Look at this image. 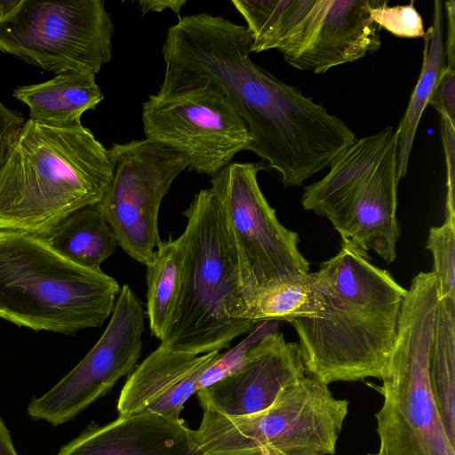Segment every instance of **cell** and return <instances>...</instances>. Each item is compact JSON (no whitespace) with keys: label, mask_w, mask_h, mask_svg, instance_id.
<instances>
[{"label":"cell","mask_w":455,"mask_h":455,"mask_svg":"<svg viewBox=\"0 0 455 455\" xmlns=\"http://www.w3.org/2000/svg\"><path fill=\"white\" fill-rule=\"evenodd\" d=\"M315 273L323 312L291 323L307 373L327 385L369 377L381 380L407 289L346 241Z\"/></svg>","instance_id":"7a4b0ae2"},{"label":"cell","mask_w":455,"mask_h":455,"mask_svg":"<svg viewBox=\"0 0 455 455\" xmlns=\"http://www.w3.org/2000/svg\"><path fill=\"white\" fill-rule=\"evenodd\" d=\"M110 179L108 149L82 124L28 120L0 168V230L44 237L72 212L96 205Z\"/></svg>","instance_id":"3957f363"},{"label":"cell","mask_w":455,"mask_h":455,"mask_svg":"<svg viewBox=\"0 0 455 455\" xmlns=\"http://www.w3.org/2000/svg\"><path fill=\"white\" fill-rule=\"evenodd\" d=\"M277 329V321L257 323L244 339L230 350L220 354L218 359L204 371L200 379V389L215 383L238 368L245 360L251 347L264 336L270 332L276 331Z\"/></svg>","instance_id":"484cf974"},{"label":"cell","mask_w":455,"mask_h":455,"mask_svg":"<svg viewBox=\"0 0 455 455\" xmlns=\"http://www.w3.org/2000/svg\"><path fill=\"white\" fill-rule=\"evenodd\" d=\"M187 275L184 233L161 242L147 266V315L152 335L160 342L170 334L181 306Z\"/></svg>","instance_id":"d6986e66"},{"label":"cell","mask_w":455,"mask_h":455,"mask_svg":"<svg viewBox=\"0 0 455 455\" xmlns=\"http://www.w3.org/2000/svg\"><path fill=\"white\" fill-rule=\"evenodd\" d=\"M144 320L140 299L129 285H123L98 342L57 384L30 401L28 416L57 427L108 393L140 357Z\"/></svg>","instance_id":"5bb4252c"},{"label":"cell","mask_w":455,"mask_h":455,"mask_svg":"<svg viewBox=\"0 0 455 455\" xmlns=\"http://www.w3.org/2000/svg\"><path fill=\"white\" fill-rule=\"evenodd\" d=\"M439 302L433 272H419L403 299L388 363L378 387L376 455H455L431 392L427 358Z\"/></svg>","instance_id":"8992f818"},{"label":"cell","mask_w":455,"mask_h":455,"mask_svg":"<svg viewBox=\"0 0 455 455\" xmlns=\"http://www.w3.org/2000/svg\"><path fill=\"white\" fill-rule=\"evenodd\" d=\"M427 249L433 256L439 298L455 299V216H445L441 226L430 228Z\"/></svg>","instance_id":"cb8c5ba5"},{"label":"cell","mask_w":455,"mask_h":455,"mask_svg":"<svg viewBox=\"0 0 455 455\" xmlns=\"http://www.w3.org/2000/svg\"><path fill=\"white\" fill-rule=\"evenodd\" d=\"M348 403L307 373L259 412L204 411L194 439L206 455H334Z\"/></svg>","instance_id":"9c48e42d"},{"label":"cell","mask_w":455,"mask_h":455,"mask_svg":"<svg viewBox=\"0 0 455 455\" xmlns=\"http://www.w3.org/2000/svg\"><path fill=\"white\" fill-rule=\"evenodd\" d=\"M307 374L299 344L278 331L264 336L243 363L215 383L197 391L204 411L230 417L267 409L288 387Z\"/></svg>","instance_id":"9a60e30c"},{"label":"cell","mask_w":455,"mask_h":455,"mask_svg":"<svg viewBox=\"0 0 455 455\" xmlns=\"http://www.w3.org/2000/svg\"><path fill=\"white\" fill-rule=\"evenodd\" d=\"M0 455H19L14 448L10 432L0 418Z\"/></svg>","instance_id":"4dcf8cb0"},{"label":"cell","mask_w":455,"mask_h":455,"mask_svg":"<svg viewBox=\"0 0 455 455\" xmlns=\"http://www.w3.org/2000/svg\"><path fill=\"white\" fill-rule=\"evenodd\" d=\"M57 455H206L183 419L155 413L120 417L100 426L91 423Z\"/></svg>","instance_id":"e0dca14e"},{"label":"cell","mask_w":455,"mask_h":455,"mask_svg":"<svg viewBox=\"0 0 455 455\" xmlns=\"http://www.w3.org/2000/svg\"><path fill=\"white\" fill-rule=\"evenodd\" d=\"M20 2V0H0V19L14 10Z\"/></svg>","instance_id":"1f68e13d"},{"label":"cell","mask_w":455,"mask_h":455,"mask_svg":"<svg viewBox=\"0 0 455 455\" xmlns=\"http://www.w3.org/2000/svg\"><path fill=\"white\" fill-rule=\"evenodd\" d=\"M187 3V0H140L138 2L142 15L148 12H161L165 9H170L179 15L181 7Z\"/></svg>","instance_id":"f546056e"},{"label":"cell","mask_w":455,"mask_h":455,"mask_svg":"<svg viewBox=\"0 0 455 455\" xmlns=\"http://www.w3.org/2000/svg\"><path fill=\"white\" fill-rule=\"evenodd\" d=\"M146 139L183 153L188 169L213 177L252 140L226 92L213 81L167 65L142 107Z\"/></svg>","instance_id":"30bf717a"},{"label":"cell","mask_w":455,"mask_h":455,"mask_svg":"<svg viewBox=\"0 0 455 455\" xmlns=\"http://www.w3.org/2000/svg\"><path fill=\"white\" fill-rule=\"evenodd\" d=\"M364 455H376V454H373V453H367V454H364Z\"/></svg>","instance_id":"d6a6232c"},{"label":"cell","mask_w":455,"mask_h":455,"mask_svg":"<svg viewBox=\"0 0 455 455\" xmlns=\"http://www.w3.org/2000/svg\"><path fill=\"white\" fill-rule=\"evenodd\" d=\"M396 164L397 137L389 125L341 151L329 172L305 188L301 204L328 219L341 241L393 262L400 235Z\"/></svg>","instance_id":"52a82bcc"},{"label":"cell","mask_w":455,"mask_h":455,"mask_svg":"<svg viewBox=\"0 0 455 455\" xmlns=\"http://www.w3.org/2000/svg\"><path fill=\"white\" fill-rule=\"evenodd\" d=\"M114 24L102 0H20L0 19V52L56 75H97L112 58Z\"/></svg>","instance_id":"8fae6325"},{"label":"cell","mask_w":455,"mask_h":455,"mask_svg":"<svg viewBox=\"0 0 455 455\" xmlns=\"http://www.w3.org/2000/svg\"><path fill=\"white\" fill-rule=\"evenodd\" d=\"M251 44L245 26L203 12L170 27L161 52L167 65L222 88L248 128L251 151L281 175L285 188L300 186L329 167L356 136L299 88L257 65Z\"/></svg>","instance_id":"6da1fadb"},{"label":"cell","mask_w":455,"mask_h":455,"mask_svg":"<svg viewBox=\"0 0 455 455\" xmlns=\"http://www.w3.org/2000/svg\"><path fill=\"white\" fill-rule=\"evenodd\" d=\"M220 355H197L160 345L128 377L117 401L119 416L155 413L180 420L185 402L200 389L202 375Z\"/></svg>","instance_id":"2e32d148"},{"label":"cell","mask_w":455,"mask_h":455,"mask_svg":"<svg viewBox=\"0 0 455 455\" xmlns=\"http://www.w3.org/2000/svg\"><path fill=\"white\" fill-rule=\"evenodd\" d=\"M118 283L80 266L39 235L0 230V319L34 331L74 334L112 314Z\"/></svg>","instance_id":"277c9868"},{"label":"cell","mask_w":455,"mask_h":455,"mask_svg":"<svg viewBox=\"0 0 455 455\" xmlns=\"http://www.w3.org/2000/svg\"><path fill=\"white\" fill-rule=\"evenodd\" d=\"M187 219V275L176 323L160 345L193 355L220 352L249 333L238 250L222 205L212 188L200 190Z\"/></svg>","instance_id":"5b68a950"},{"label":"cell","mask_w":455,"mask_h":455,"mask_svg":"<svg viewBox=\"0 0 455 455\" xmlns=\"http://www.w3.org/2000/svg\"><path fill=\"white\" fill-rule=\"evenodd\" d=\"M261 166L233 163L212 177L239 252L246 301L258 288L309 273L299 235L283 226L258 183Z\"/></svg>","instance_id":"4fadbf2b"},{"label":"cell","mask_w":455,"mask_h":455,"mask_svg":"<svg viewBox=\"0 0 455 455\" xmlns=\"http://www.w3.org/2000/svg\"><path fill=\"white\" fill-rule=\"evenodd\" d=\"M323 312V296L315 273L284 278L252 291L247 300L249 320L287 321L315 317Z\"/></svg>","instance_id":"44dd1931"},{"label":"cell","mask_w":455,"mask_h":455,"mask_svg":"<svg viewBox=\"0 0 455 455\" xmlns=\"http://www.w3.org/2000/svg\"><path fill=\"white\" fill-rule=\"evenodd\" d=\"M444 8L447 15V40L444 48L446 67L455 68V2L448 1L444 3Z\"/></svg>","instance_id":"f1b7e54d"},{"label":"cell","mask_w":455,"mask_h":455,"mask_svg":"<svg viewBox=\"0 0 455 455\" xmlns=\"http://www.w3.org/2000/svg\"><path fill=\"white\" fill-rule=\"evenodd\" d=\"M44 238L68 259L92 269H100L118 246L115 233L95 205L72 212Z\"/></svg>","instance_id":"7402d4cb"},{"label":"cell","mask_w":455,"mask_h":455,"mask_svg":"<svg viewBox=\"0 0 455 455\" xmlns=\"http://www.w3.org/2000/svg\"><path fill=\"white\" fill-rule=\"evenodd\" d=\"M443 2L434 3L433 22L423 36V62L419 79L395 134L397 137L398 180L407 174L409 158L422 114L435 86L446 67L443 38Z\"/></svg>","instance_id":"ffe728a7"},{"label":"cell","mask_w":455,"mask_h":455,"mask_svg":"<svg viewBox=\"0 0 455 455\" xmlns=\"http://www.w3.org/2000/svg\"><path fill=\"white\" fill-rule=\"evenodd\" d=\"M441 117L455 124V68L445 67L429 98Z\"/></svg>","instance_id":"4316f807"},{"label":"cell","mask_w":455,"mask_h":455,"mask_svg":"<svg viewBox=\"0 0 455 455\" xmlns=\"http://www.w3.org/2000/svg\"><path fill=\"white\" fill-rule=\"evenodd\" d=\"M95 76L68 71L40 84L19 86L13 97L28 107V120L51 127L74 126L104 99Z\"/></svg>","instance_id":"ac0fdd59"},{"label":"cell","mask_w":455,"mask_h":455,"mask_svg":"<svg viewBox=\"0 0 455 455\" xmlns=\"http://www.w3.org/2000/svg\"><path fill=\"white\" fill-rule=\"evenodd\" d=\"M246 21L251 52L277 50L314 74L354 62L381 46L371 0H232Z\"/></svg>","instance_id":"ba28073f"},{"label":"cell","mask_w":455,"mask_h":455,"mask_svg":"<svg viewBox=\"0 0 455 455\" xmlns=\"http://www.w3.org/2000/svg\"><path fill=\"white\" fill-rule=\"evenodd\" d=\"M371 20L379 28L391 34L405 38L423 37V20L414 6V1L408 4L389 6L388 1L371 0Z\"/></svg>","instance_id":"d4e9b609"},{"label":"cell","mask_w":455,"mask_h":455,"mask_svg":"<svg viewBox=\"0 0 455 455\" xmlns=\"http://www.w3.org/2000/svg\"><path fill=\"white\" fill-rule=\"evenodd\" d=\"M108 153L111 179L95 206L115 233L118 246L147 267L162 242L158 231L162 200L188 167V159L148 139L114 144Z\"/></svg>","instance_id":"7c38bea8"},{"label":"cell","mask_w":455,"mask_h":455,"mask_svg":"<svg viewBox=\"0 0 455 455\" xmlns=\"http://www.w3.org/2000/svg\"><path fill=\"white\" fill-rule=\"evenodd\" d=\"M427 372L442 422L455 445V299L439 298Z\"/></svg>","instance_id":"603a6c76"},{"label":"cell","mask_w":455,"mask_h":455,"mask_svg":"<svg viewBox=\"0 0 455 455\" xmlns=\"http://www.w3.org/2000/svg\"><path fill=\"white\" fill-rule=\"evenodd\" d=\"M442 139L446 162L445 216H455V125L441 117Z\"/></svg>","instance_id":"83f0119b"}]
</instances>
